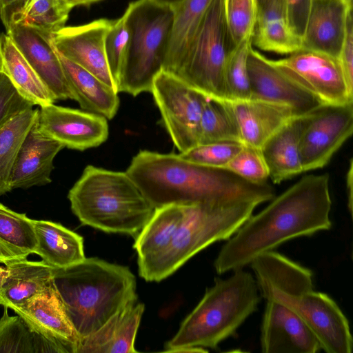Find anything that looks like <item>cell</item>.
<instances>
[{
  "instance_id": "4316f807",
  "label": "cell",
  "mask_w": 353,
  "mask_h": 353,
  "mask_svg": "<svg viewBox=\"0 0 353 353\" xmlns=\"http://www.w3.org/2000/svg\"><path fill=\"white\" fill-rule=\"evenodd\" d=\"M37 239L34 254L53 268H66L85 259L81 236L60 223L34 220Z\"/></svg>"
},
{
  "instance_id": "f1b7e54d",
  "label": "cell",
  "mask_w": 353,
  "mask_h": 353,
  "mask_svg": "<svg viewBox=\"0 0 353 353\" xmlns=\"http://www.w3.org/2000/svg\"><path fill=\"white\" fill-rule=\"evenodd\" d=\"M2 71L15 88L34 105L46 106L56 101L35 71L30 65L10 37L0 33Z\"/></svg>"
},
{
  "instance_id": "d590c367",
  "label": "cell",
  "mask_w": 353,
  "mask_h": 353,
  "mask_svg": "<svg viewBox=\"0 0 353 353\" xmlns=\"http://www.w3.org/2000/svg\"><path fill=\"white\" fill-rule=\"evenodd\" d=\"M0 240L27 256L34 253L37 239L33 219L0 203Z\"/></svg>"
},
{
  "instance_id": "5bb4252c",
  "label": "cell",
  "mask_w": 353,
  "mask_h": 353,
  "mask_svg": "<svg viewBox=\"0 0 353 353\" xmlns=\"http://www.w3.org/2000/svg\"><path fill=\"white\" fill-rule=\"evenodd\" d=\"M248 72L250 99L286 106L296 116L305 115L324 105L283 74L270 59L252 46L248 58Z\"/></svg>"
},
{
  "instance_id": "7a4b0ae2",
  "label": "cell",
  "mask_w": 353,
  "mask_h": 353,
  "mask_svg": "<svg viewBox=\"0 0 353 353\" xmlns=\"http://www.w3.org/2000/svg\"><path fill=\"white\" fill-rule=\"evenodd\" d=\"M126 173L154 208L170 204H225L274 198L267 183L248 182L222 168L189 161L176 154L141 150Z\"/></svg>"
},
{
  "instance_id": "2e32d148",
  "label": "cell",
  "mask_w": 353,
  "mask_h": 353,
  "mask_svg": "<svg viewBox=\"0 0 353 353\" xmlns=\"http://www.w3.org/2000/svg\"><path fill=\"white\" fill-rule=\"evenodd\" d=\"M6 34L56 100L73 99L52 34L19 23L11 24Z\"/></svg>"
},
{
  "instance_id": "7402d4cb",
  "label": "cell",
  "mask_w": 353,
  "mask_h": 353,
  "mask_svg": "<svg viewBox=\"0 0 353 353\" xmlns=\"http://www.w3.org/2000/svg\"><path fill=\"white\" fill-rule=\"evenodd\" d=\"M144 304L130 303L92 334L79 340L75 353H134Z\"/></svg>"
},
{
  "instance_id": "816d5d0a",
  "label": "cell",
  "mask_w": 353,
  "mask_h": 353,
  "mask_svg": "<svg viewBox=\"0 0 353 353\" xmlns=\"http://www.w3.org/2000/svg\"><path fill=\"white\" fill-rule=\"evenodd\" d=\"M2 70V59H1V52H0V72Z\"/></svg>"
},
{
  "instance_id": "3957f363",
  "label": "cell",
  "mask_w": 353,
  "mask_h": 353,
  "mask_svg": "<svg viewBox=\"0 0 353 353\" xmlns=\"http://www.w3.org/2000/svg\"><path fill=\"white\" fill-rule=\"evenodd\" d=\"M259 291L266 301L281 303L305 323L327 353H351L353 341L348 320L327 294L313 290V274L274 250L250 264Z\"/></svg>"
},
{
  "instance_id": "ee69618b",
  "label": "cell",
  "mask_w": 353,
  "mask_h": 353,
  "mask_svg": "<svg viewBox=\"0 0 353 353\" xmlns=\"http://www.w3.org/2000/svg\"><path fill=\"white\" fill-rule=\"evenodd\" d=\"M30 0H0V20L8 30L12 19L19 14Z\"/></svg>"
},
{
  "instance_id": "8992f818",
  "label": "cell",
  "mask_w": 353,
  "mask_h": 353,
  "mask_svg": "<svg viewBox=\"0 0 353 353\" xmlns=\"http://www.w3.org/2000/svg\"><path fill=\"white\" fill-rule=\"evenodd\" d=\"M68 198L83 225L134 238L155 210L126 172L92 165L85 167Z\"/></svg>"
},
{
  "instance_id": "603a6c76",
  "label": "cell",
  "mask_w": 353,
  "mask_h": 353,
  "mask_svg": "<svg viewBox=\"0 0 353 353\" xmlns=\"http://www.w3.org/2000/svg\"><path fill=\"white\" fill-rule=\"evenodd\" d=\"M305 115L292 118L260 148L268 167L269 178L274 183H279L303 172L299 154V139Z\"/></svg>"
},
{
  "instance_id": "b9f144b4",
  "label": "cell",
  "mask_w": 353,
  "mask_h": 353,
  "mask_svg": "<svg viewBox=\"0 0 353 353\" xmlns=\"http://www.w3.org/2000/svg\"><path fill=\"white\" fill-rule=\"evenodd\" d=\"M349 94L353 97V21L348 19L344 42L337 58Z\"/></svg>"
},
{
  "instance_id": "9c48e42d",
  "label": "cell",
  "mask_w": 353,
  "mask_h": 353,
  "mask_svg": "<svg viewBox=\"0 0 353 353\" xmlns=\"http://www.w3.org/2000/svg\"><path fill=\"white\" fill-rule=\"evenodd\" d=\"M234 48L225 19L223 0H212L172 75L208 99L226 101L223 69Z\"/></svg>"
},
{
  "instance_id": "ac0fdd59",
  "label": "cell",
  "mask_w": 353,
  "mask_h": 353,
  "mask_svg": "<svg viewBox=\"0 0 353 353\" xmlns=\"http://www.w3.org/2000/svg\"><path fill=\"white\" fill-rule=\"evenodd\" d=\"M35 331L75 353L79 337L54 285L9 307Z\"/></svg>"
},
{
  "instance_id": "8d00e7d4",
  "label": "cell",
  "mask_w": 353,
  "mask_h": 353,
  "mask_svg": "<svg viewBox=\"0 0 353 353\" xmlns=\"http://www.w3.org/2000/svg\"><path fill=\"white\" fill-rule=\"evenodd\" d=\"M223 11L229 36L234 47L252 39L258 13L257 0H223Z\"/></svg>"
},
{
  "instance_id": "30bf717a",
  "label": "cell",
  "mask_w": 353,
  "mask_h": 353,
  "mask_svg": "<svg viewBox=\"0 0 353 353\" xmlns=\"http://www.w3.org/2000/svg\"><path fill=\"white\" fill-rule=\"evenodd\" d=\"M163 125L180 153L199 145L201 113L207 97L163 70L150 92Z\"/></svg>"
},
{
  "instance_id": "cb8c5ba5",
  "label": "cell",
  "mask_w": 353,
  "mask_h": 353,
  "mask_svg": "<svg viewBox=\"0 0 353 353\" xmlns=\"http://www.w3.org/2000/svg\"><path fill=\"white\" fill-rule=\"evenodd\" d=\"M252 44L281 54L289 55L303 49L302 39L290 26L285 0H269L259 8Z\"/></svg>"
},
{
  "instance_id": "c3c4849f",
  "label": "cell",
  "mask_w": 353,
  "mask_h": 353,
  "mask_svg": "<svg viewBox=\"0 0 353 353\" xmlns=\"http://www.w3.org/2000/svg\"><path fill=\"white\" fill-rule=\"evenodd\" d=\"M155 3H157L161 5L168 6L172 8H174L179 3H181L183 0H152Z\"/></svg>"
},
{
  "instance_id": "d6986e66",
  "label": "cell",
  "mask_w": 353,
  "mask_h": 353,
  "mask_svg": "<svg viewBox=\"0 0 353 353\" xmlns=\"http://www.w3.org/2000/svg\"><path fill=\"white\" fill-rule=\"evenodd\" d=\"M352 14V0H312L302 37V50L338 58Z\"/></svg>"
},
{
  "instance_id": "52a82bcc",
  "label": "cell",
  "mask_w": 353,
  "mask_h": 353,
  "mask_svg": "<svg viewBox=\"0 0 353 353\" xmlns=\"http://www.w3.org/2000/svg\"><path fill=\"white\" fill-rule=\"evenodd\" d=\"M124 14L129 40L117 90L136 97L151 92L154 78L163 70L174 9L152 0H137L129 4Z\"/></svg>"
},
{
  "instance_id": "5b68a950",
  "label": "cell",
  "mask_w": 353,
  "mask_h": 353,
  "mask_svg": "<svg viewBox=\"0 0 353 353\" xmlns=\"http://www.w3.org/2000/svg\"><path fill=\"white\" fill-rule=\"evenodd\" d=\"M233 272L206 290L164 352H208L205 348H216L256 310L261 298L255 278L243 268Z\"/></svg>"
},
{
  "instance_id": "e0dca14e",
  "label": "cell",
  "mask_w": 353,
  "mask_h": 353,
  "mask_svg": "<svg viewBox=\"0 0 353 353\" xmlns=\"http://www.w3.org/2000/svg\"><path fill=\"white\" fill-rule=\"evenodd\" d=\"M261 328L263 353H316V336L294 312L281 303L266 301Z\"/></svg>"
},
{
  "instance_id": "4dcf8cb0",
  "label": "cell",
  "mask_w": 353,
  "mask_h": 353,
  "mask_svg": "<svg viewBox=\"0 0 353 353\" xmlns=\"http://www.w3.org/2000/svg\"><path fill=\"white\" fill-rule=\"evenodd\" d=\"M0 353H68L62 345L39 334L19 315L3 307L0 319Z\"/></svg>"
},
{
  "instance_id": "836d02e7",
  "label": "cell",
  "mask_w": 353,
  "mask_h": 353,
  "mask_svg": "<svg viewBox=\"0 0 353 353\" xmlns=\"http://www.w3.org/2000/svg\"><path fill=\"white\" fill-rule=\"evenodd\" d=\"M72 8L64 0H30L11 24L28 26L52 35L65 27Z\"/></svg>"
},
{
  "instance_id": "f546056e",
  "label": "cell",
  "mask_w": 353,
  "mask_h": 353,
  "mask_svg": "<svg viewBox=\"0 0 353 353\" xmlns=\"http://www.w3.org/2000/svg\"><path fill=\"white\" fill-rule=\"evenodd\" d=\"M212 0H183L173 8L174 21L163 70L174 74Z\"/></svg>"
},
{
  "instance_id": "f35d334b",
  "label": "cell",
  "mask_w": 353,
  "mask_h": 353,
  "mask_svg": "<svg viewBox=\"0 0 353 353\" xmlns=\"http://www.w3.org/2000/svg\"><path fill=\"white\" fill-rule=\"evenodd\" d=\"M242 147L243 144L238 142H213L199 144L179 154L194 163L223 169Z\"/></svg>"
},
{
  "instance_id": "bcb514c9",
  "label": "cell",
  "mask_w": 353,
  "mask_h": 353,
  "mask_svg": "<svg viewBox=\"0 0 353 353\" xmlns=\"http://www.w3.org/2000/svg\"><path fill=\"white\" fill-rule=\"evenodd\" d=\"M353 185V162L352 159H350L349 169L346 175V187L347 195V206L350 213L352 214V188Z\"/></svg>"
},
{
  "instance_id": "f907efd6",
  "label": "cell",
  "mask_w": 353,
  "mask_h": 353,
  "mask_svg": "<svg viewBox=\"0 0 353 353\" xmlns=\"http://www.w3.org/2000/svg\"><path fill=\"white\" fill-rule=\"evenodd\" d=\"M269 0H257L258 1V9L259 8L263 6L265 3H266Z\"/></svg>"
},
{
  "instance_id": "7dc6e473",
  "label": "cell",
  "mask_w": 353,
  "mask_h": 353,
  "mask_svg": "<svg viewBox=\"0 0 353 353\" xmlns=\"http://www.w3.org/2000/svg\"><path fill=\"white\" fill-rule=\"evenodd\" d=\"M68 3L72 8L77 6L89 5L92 3L100 1V0H64Z\"/></svg>"
},
{
  "instance_id": "e575fe53",
  "label": "cell",
  "mask_w": 353,
  "mask_h": 353,
  "mask_svg": "<svg viewBox=\"0 0 353 353\" xmlns=\"http://www.w3.org/2000/svg\"><path fill=\"white\" fill-rule=\"evenodd\" d=\"M252 39L236 46L228 54L223 69V83L226 101L251 99L248 72V58Z\"/></svg>"
},
{
  "instance_id": "74e56055",
  "label": "cell",
  "mask_w": 353,
  "mask_h": 353,
  "mask_svg": "<svg viewBox=\"0 0 353 353\" xmlns=\"http://www.w3.org/2000/svg\"><path fill=\"white\" fill-rule=\"evenodd\" d=\"M223 169L252 183H265L269 178L268 167L261 150L249 145H243Z\"/></svg>"
},
{
  "instance_id": "44dd1931",
  "label": "cell",
  "mask_w": 353,
  "mask_h": 353,
  "mask_svg": "<svg viewBox=\"0 0 353 353\" xmlns=\"http://www.w3.org/2000/svg\"><path fill=\"white\" fill-rule=\"evenodd\" d=\"M243 145L261 148L265 142L292 118L289 108L249 99L227 101Z\"/></svg>"
},
{
  "instance_id": "d6a6232c",
  "label": "cell",
  "mask_w": 353,
  "mask_h": 353,
  "mask_svg": "<svg viewBox=\"0 0 353 353\" xmlns=\"http://www.w3.org/2000/svg\"><path fill=\"white\" fill-rule=\"evenodd\" d=\"M213 142L241 143L236 122L227 101L207 98L201 113L199 144Z\"/></svg>"
},
{
  "instance_id": "ba28073f",
  "label": "cell",
  "mask_w": 353,
  "mask_h": 353,
  "mask_svg": "<svg viewBox=\"0 0 353 353\" xmlns=\"http://www.w3.org/2000/svg\"><path fill=\"white\" fill-rule=\"evenodd\" d=\"M256 201L186 205L183 220L165 251L139 275L160 281L210 245L228 240L253 214Z\"/></svg>"
},
{
  "instance_id": "ab89813d",
  "label": "cell",
  "mask_w": 353,
  "mask_h": 353,
  "mask_svg": "<svg viewBox=\"0 0 353 353\" xmlns=\"http://www.w3.org/2000/svg\"><path fill=\"white\" fill-rule=\"evenodd\" d=\"M128 40L129 32L123 14L119 19L112 21L104 41L106 60L116 88L126 54Z\"/></svg>"
},
{
  "instance_id": "ffe728a7",
  "label": "cell",
  "mask_w": 353,
  "mask_h": 353,
  "mask_svg": "<svg viewBox=\"0 0 353 353\" xmlns=\"http://www.w3.org/2000/svg\"><path fill=\"white\" fill-rule=\"evenodd\" d=\"M37 119L25 136L15 157L9 177L11 190L50 183L54 159L64 148L39 130Z\"/></svg>"
},
{
  "instance_id": "60d3db41",
  "label": "cell",
  "mask_w": 353,
  "mask_h": 353,
  "mask_svg": "<svg viewBox=\"0 0 353 353\" xmlns=\"http://www.w3.org/2000/svg\"><path fill=\"white\" fill-rule=\"evenodd\" d=\"M34 104L15 88L9 77L0 72V127L19 114L32 109Z\"/></svg>"
},
{
  "instance_id": "f6af8a7d",
  "label": "cell",
  "mask_w": 353,
  "mask_h": 353,
  "mask_svg": "<svg viewBox=\"0 0 353 353\" xmlns=\"http://www.w3.org/2000/svg\"><path fill=\"white\" fill-rule=\"evenodd\" d=\"M27 257L24 253L0 240V263L6 265L12 261Z\"/></svg>"
},
{
  "instance_id": "4fadbf2b",
  "label": "cell",
  "mask_w": 353,
  "mask_h": 353,
  "mask_svg": "<svg viewBox=\"0 0 353 353\" xmlns=\"http://www.w3.org/2000/svg\"><path fill=\"white\" fill-rule=\"evenodd\" d=\"M40 108L39 130L64 148L83 151L100 145L108 137L107 119L102 115L54 103Z\"/></svg>"
},
{
  "instance_id": "9a60e30c",
  "label": "cell",
  "mask_w": 353,
  "mask_h": 353,
  "mask_svg": "<svg viewBox=\"0 0 353 353\" xmlns=\"http://www.w3.org/2000/svg\"><path fill=\"white\" fill-rule=\"evenodd\" d=\"M112 22L100 19L85 25L65 26L52 34V42L63 57L117 90L104 49L105 37Z\"/></svg>"
},
{
  "instance_id": "d4e9b609",
  "label": "cell",
  "mask_w": 353,
  "mask_h": 353,
  "mask_svg": "<svg viewBox=\"0 0 353 353\" xmlns=\"http://www.w3.org/2000/svg\"><path fill=\"white\" fill-rule=\"evenodd\" d=\"M57 53L73 100L77 101L83 110L112 119L119 106L117 90Z\"/></svg>"
},
{
  "instance_id": "8fae6325",
  "label": "cell",
  "mask_w": 353,
  "mask_h": 353,
  "mask_svg": "<svg viewBox=\"0 0 353 353\" xmlns=\"http://www.w3.org/2000/svg\"><path fill=\"white\" fill-rule=\"evenodd\" d=\"M353 132V102L324 104L307 114L299 139L303 172L326 165Z\"/></svg>"
},
{
  "instance_id": "83f0119b",
  "label": "cell",
  "mask_w": 353,
  "mask_h": 353,
  "mask_svg": "<svg viewBox=\"0 0 353 353\" xmlns=\"http://www.w3.org/2000/svg\"><path fill=\"white\" fill-rule=\"evenodd\" d=\"M8 276L0 288V305L10 307L47 290L53 284V268L27 259L6 265Z\"/></svg>"
},
{
  "instance_id": "7bdbcfd3",
  "label": "cell",
  "mask_w": 353,
  "mask_h": 353,
  "mask_svg": "<svg viewBox=\"0 0 353 353\" xmlns=\"http://www.w3.org/2000/svg\"><path fill=\"white\" fill-rule=\"evenodd\" d=\"M312 0H285L290 26L302 39Z\"/></svg>"
},
{
  "instance_id": "681fc988",
  "label": "cell",
  "mask_w": 353,
  "mask_h": 353,
  "mask_svg": "<svg viewBox=\"0 0 353 353\" xmlns=\"http://www.w3.org/2000/svg\"><path fill=\"white\" fill-rule=\"evenodd\" d=\"M8 276V270L0 266V288L2 286Z\"/></svg>"
},
{
  "instance_id": "6da1fadb",
  "label": "cell",
  "mask_w": 353,
  "mask_h": 353,
  "mask_svg": "<svg viewBox=\"0 0 353 353\" xmlns=\"http://www.w3.org/2000/svg\"><path fill=\"white\" fill-rule=\"evenodd\" d=\"M330 175H305L252 215L223 245L214 263L222 274L243 268L290 239L330 230Z\"/></svg>"
},
{
  "instance_id": "7c38bea8",
  "label": "cell",
  "mask_w": 353,
  "mask_h": 353,
  "mask_svg": "<svg viewBox=\"0 0 353 353\" xmlns=\"http://www.w3.org/2000/svg\"><path fill=\"white\" fill-rule=\"evenodd\" d=\"M270 62L283 74L323 104L353 102L337 58L324 53L301 50Z\"/></svg>"
},
{
  "instance_id": "484cf974",
  "label": "cell",
  "mask_w": 353,
  "mask_h": 353,
  "mask_svg": "<svg viewBox=\"0 0 353 353\" xmlns=\"http://www.w3.org/2000/svg\"><path fill=\"white\" fill-rule=\"evenodd\" d=\"M186 205L170 204L155 208L135 237L139 274L147 269L169 246L181 224Z\"/></svg>"
},
{
  "instance_id": "277c9868",
  "label": "cell",
  "mask_w": 353,
  "mask_h": 353,
  "mask_svg": "<svg viewBox=\"0 0 353 353\" xmlns=\"http://www.w3.org/2000/svg\"><path fill=\"white\" fill-rule=\"evenodd\" d=\"M53 284L79 339L137 301L136 278L130 270L98 258L53 268Z\"/></svg>"
},
{
  "instance_id": "1f68e13d",
  "label": "cell",
  "mask_w": 353,
  "mask_h": 353,
  "mask_svg": "<svg viewBox=\"0 0 353 353\" xmlns=\"http://www.w3.org/2000/svg\"><path fill=\"white\" fill-rule=\"evenodd\" d=\"M38 115L39 110L32 108L0 127V196L11 191L9 177L15 157Z\"/></svg>"
}]
</instances>
